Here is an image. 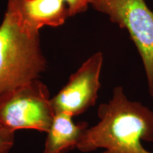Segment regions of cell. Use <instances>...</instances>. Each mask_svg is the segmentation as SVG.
<instances>
[{"instance_id": "1", "label": "cell", "mask_w": 153, "mask_h": 153, "mask_svg": "<svg viewBox=\"0 0 153 153\" xmlns=\"http://www.w3.org/2000/svg\"><path fill=\"white\" fill-rule=\"evenodd\" d=\"M99 122L88 128L76 149L90 152L153 153L142 141L153 142V111L140 102L131 101L123 87H116L111 99L99 105Z\"/></svg>"}, {"instance_id": "2", "label": "cell", "mask_w": 153, "mask_h": 153, "mask_svg": "<svg viewBox=\"0 0 153 153\" xmlns=\"http://www.w3.org/2000/svg\"><path fill=\"white\" fill-rule=\"evenodd\" d=\"M46 68L40 33L26 30L5 12L0 25V95L39 79Z\"/></svg>"}, {"instance_id": "3", "label": "cell", "mask_w": 153, "mask_h": 153, "mask_svg": "<svg viewBox=\"0 0 153 153\" xmlns=\"http://www.w3.org/2000/svg\"><path fill=\"white\" fill-rule=\"evenodd\" d=\"M48 88L39 79L0 95V127L47 133L55 116Z\"/></svg>"}, {"instance_id": "4", "label": "cell", "mask_w": 153, "mask_h": 153, "mask_svg": "<svg viewBox=\"0 0 153 153\" xmlns=\"http://www.w3.org/2000/svg\"><path fill=\"white\" fill-rule=\"evenodd\" d=\"M89 4L128 30L142 59L153 99V11L144 0H89Z\"/></svg>"}, {"instance_id": "5", "label": "cell", "mask_w": 153, "mask_h": 153, "mask_svg": "<svg viewBox=\"0 0 153 153\" xmlns=\"http://www.w3.org/2000/svg\"><path fill=\"white\" fill-rule=\"evenodd\" d=\"M103 62L102 53H96L70 76L68 83L51 97L55 114L65 113L74 117L94 106L101 86L100 75Z\"/></svg>"}, {"instance_id": "6", "label": "cell", "mask_w": 153, "mask_h": 153, "mask_svg": "<svg viewBox=\"0 0 153 153\" xmlns=\"http://www.w3.org/2000/svg\"><path fill=\"white\" fill-rule=\"evenodd\" d=\"M6 12L25 29L36 33L45 26H60L70 17L62 0H8Z\"/></svg>"}, {"instance_id": "7", "label": "cell", "mask_w": 153, "mask_h": 153, "mask_svg": "<svg viewBox=\"0 0 153 153\" xmlns=\"http://www.w3.org/2000/svg\"><path fill=\"white\" fill-rule=\"evenodd\" d=\"M72 118L65 113L55 114L42 153H65L76 148L89 126L87 122L74 123Z\"/></svg>"}, {"instance_id": "8", "label": "cell", "mask_w": 153, "mask_h": 153, "mask_svg": "<svg viewBox=\"0 0 153 153\" xmlns=\"http://www.w3.org/2000/svg\"><path fill=\"white\" fill-rule=\"evenodd\" d=\"M14 132L0 127V153H9L14 144Z\"/></svg>"}, {"instance_id": "9", "label": "cell", "mask_w": 153, "mask_h": 153, "mask_svg": "<svg viewBox=\"0 0 153 153\" xmlns=\"http://www.w3.org/2000/svg\"><path fill=\"white\" fill-rule=\"evenodd\" d=\"M67 5L69 16H73L87 10L89 0H62Z\"/></svg>"}]
</instances>
